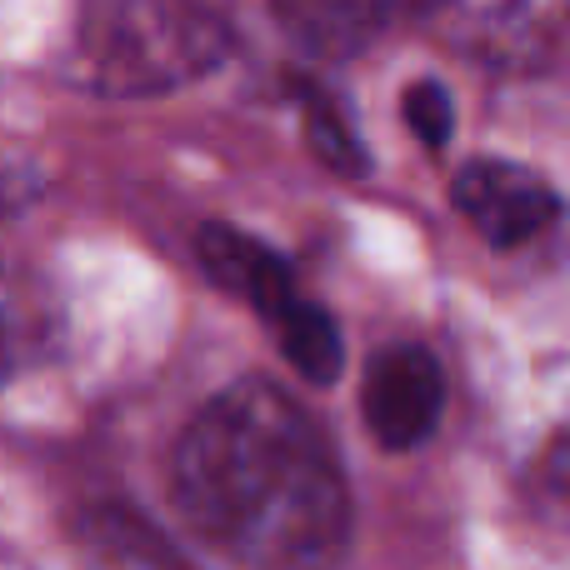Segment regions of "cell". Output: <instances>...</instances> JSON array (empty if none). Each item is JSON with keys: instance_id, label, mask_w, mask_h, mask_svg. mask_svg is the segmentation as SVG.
<instances>
[{"instance_id": "3957f363", "label": "cell", "mask_w": 570, "mask_h": 570, "mask_svg": "<svg viewBox=\"0 0 570 570\" xmlns=\"http://www.w3.org/2000/svg\"><path fill=\"white\" fill-rule=\"evenodd\" d=\"M451 200L475 226V236L495 250L525 246L561 220V196L551 190V180L515 160H471L451 180Z\"/></svg>"}, {"instance_id": "7a4b0ae2", "label": "cell", "mask_w": 570, "mask_h": 570, "mask_svg": "<svg viewBox=\"0 0 570 570\" xmlns=\"http://www.w3.org/2000/svg\"><path fill=\"white\" fill-rule=\"evenodd\" d=\"M230 50L226 0H80L76 70L106 96H156Z\"/></svg>"}, {"instance_id": "9c48e42d", "label": "cell", "mask_w": 570, "mask_h": 570, "mask_svg": "<svg viewBox=\"0 0 570 570\" xmlns=\"http://www.w3.org/2000/svg\"><path fill=\"white\" fill-rule=\"evenodd\" d=\"M401 116L405 126L415 130V140L431 150H441L445 140H451L455 120H451V96H445V86H435V80H415L411 90L401 96Z\"/></svg>"}, {"instance_id": "6da1fadb", "label": "cell", "mask_w": 570, "mask_h": 570, "mask_svg": "<svg viewBox=\"0 0 570 570\" xmlns=\"http://www.w3.org/2000/svg\"><path fill=\"white\" fill-rule=\"evenodd\" d=\"M170 491L206 546L240 570H335L351 491L321 425L276 381H236L180 431Z\"/></svg>"}, {"instance_id": "8992f818", "label": "cell", "mask_w": 570, "mask_h": 570, "mask_svg": "<svg viewBox=\"0 0 570 570\" xmlns=\"http://www.w3.org/2000/svg\"><path fill=\"white\" fill-rule=\"evenodd\" d=\"M196 256L216 276V285H226L230 295L256 305L261 321H276L285 305L301 295L291 281V266H285L276 250L266 240L246 236V230L226 226V220H210V226L196 230Z\"/></svg>"}, {"instance_id": "277c9868", "label": "cell", "mask_w": 570, "mask_h": 570, "mask_svg": "<svg viewBox=\"0 0 570 570\" xmlns=\"http://www.w3.org/2000/svg\"><path fill=\"white\" fill-rule=\"evenodd\" d=\"M445 405V375L425 345H391L371 361L361 385V415L385 451H415L431 441Z\"/></svg>"}, {"instance_id": "ba28073f", "label": "cell", "mask_w": 570, "mask_h": 570, "mask_svg": "<svg viewBox=\"0 0 570 570\" xmlns=\"http://www.w3.org/2000/svg\"><path fill=\"white\" fill-rule=\"evenodd\" d=\"M301 106H305V140H311L315 160L331 166L335 176H365V150L355 146L335 100L321 96V90H301Z\"/></svg>"}, {"instance_id": "52a82bcc", "label": "cell", "mask_w": 570, "mask_h": 570, "mask_svg": "<svg viewBox=\"0 0 570 570\" xmlns=\"http://www.w3.org/2000/svg\"><path fill=\"white\" fill-rule=\"evenodd\" d=\"M266 325H271V335H276V345L285 351V361H291L305 381L331 385L335 375H341L345 345H341V331H335L331 311H321L315 301L295 295L276 321H266Z\"/></svg>"}, {"instance_id": "5b68a950", "label": "cell", "mask_w": 570, "mask_h": 570, "mask_svg": "<svg viewBox=\"0 0 570 570\" xmlns=\"http://www.w3.org/2000/svg\"><path fill=\"white\" fill-rule=\"evenodd\" d=\"M285 36L311 56H355L385 26L415 20L441 0H271Z\"/></svg>"}, {"instance_id": "30bf717a", "label": "cell", "mask_w": 570, "mask_h": 570, "mask_svg": "<svg viewBox=\"0 0 570 570\" xmlns=\"http://www.w3.org/2000/svg\"><path fill=\"white\" fill-rule=\"evenodd\" d=\"M10 365V311H6V291H0V375Z\"/></svg>"}]
</instances>
